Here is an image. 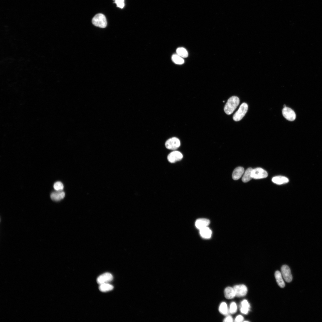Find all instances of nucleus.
I'll return each instance as SVG.
<instances>
[{
	"instance_id": "1",
	"label": "nucleus",
	"mask_w": 322,
	"mask_h": 322,
	"mask_svg": "<svg viewBox=\"0 0 322 322\" xmlns=\"http://www.w3.org/2000/svg\"><path fill=\"white\" fill-rule=\"evenodd\" d=\"M240 102V99L237 97L233 96L230 97L224 107V111L226 114L228 115L231 114L239 105Z\"/></svg>"
},
{
	"instance_id": "6",
	"label": "nucleus",
	"mask_w": 322,
	"mask_h": 322,
	"mask_svg": "<svg viewBox=\"0 0 322 322\" xmlns=\"http://www.w3.org/2000/svg\"><path fill=\"white\" fill-rule=\"evenodd\" d=\"M282 115L287 120L290 121H293L296 118V114L294 111L291 108L286 107L282 110Z\"/></svg>"
},
{
	"instance_id": "20",
	"label": "nucleus",
	"mask_w": 322,
	"mask_h": 322,
	"mask_svg": "<svg viewBox=\"0 0 322 322\" xmlns=\"http://www.w3.org/2000/svg\"><path fill=\"white\" fill-rule=\"evenodd\" d=\"M219 311L222 314L224 315H228L230 312L228 306L225 302L221 303L219 308Z\"/></svg>"
},
{
	"instance_id": "24",
	"label": "nucleus",
	"mask_w": 322,
	"mask_h": 322,
	"mask_svg": "<svg viewBox=\"0 0 322 322\" xmlns=\"http://www.w3.org/2000/svg\"><path fill=\"white\" fill-rule=\"evenodd\" d=\"M237 306L235 302H232L230 305L229 310L230 313L232 314H235L237 312Z\"/></svg>"
},
{
	"instance_id": "16",
	"label": "nucleus",
	"mask_w": 322,
	"mask_h": 322,
	"mask_svg": "<svg viewBox=\"0 0 322 322\" xmlns=\"http://www.w3.org/2000/svg\"><path fill=\"white\" fill-rule=\"evenodd\" d=\"M225 297L228 299H231L236 296V294L233 288L230 287H226L224 290Z\"/></svg>"
},
{
	"instance_id": "8",
	"label": "nucleus",
	"mask_w": 322,
	"mask_h": 322,
	"mask_svg": "<svg viewBox=\"0 0 322 322\" xmlns=\"http://www.w3.org/2000/svg\"><path fill=\"white\" fill-rule=\"evenodd\" d=\"M183 158L182 154L180 151H174L168 155L167 159L168 161L171 163H173L180 161Z\"/></svg>"
},
{
	"instance_id": "13",
	"label": "nucleus",
	"mask_w": 322,
	"mask_h": 322,
	"mask_svg": "<svg viewBox=\"0 0 322 322\" xmlns=\"http://www.w3.org/2000/svg\"><path fill=\"white\" fill-rule=\"evenodd\" d=\"M244 172V168L242 167H238L234 170L232 174V178L233 180H237L240 179L242 177Z\"/></svg>"
},
{
	"instance_id": "26",
	"label": "nucleus",
	"mask_w": 322,
	"mask_h": 322,
	"mask_svg": "<svg viewBox=\"0 0 322 322\" xmlns=\"http://www.w3.org/2000/svg\"><path fill=\"white\" fill-rule=\"evenodd\" d=\"M242 307L250 309V305L247 300H244L241 302Z\"/></svg>"
},
{
	"instance_id": "17",
	"label": "nucleus",
	"mask_w": 322,
	"mask_h": 322,
	"mask_svg": "<svg viewBox=\"0 0 322 322\" xmlns=\"http://www.w3.org/2000/svg\"><path fill=\"white\" fill-rule=\"evenodd\" d=\"M275 276L279 286L281 288L285 287V284L283 279L281 273L279 271H277L275 273Z\"/></svg>"
},
{
	"instance_id": "11",
	"label": "nucleus",
	"mask_w": 322,
	"mask_h": 322,
	"mask_svg": "<svg viewBox=\"0 0 322 322\" xmlns=\"http://www.w3.org/2000/svg\"><path fill=\"white\" fill-rule=\"evenodd\" d=\"M210 223V221L209 220L206 219L201 218L197 220L195 225L196 228L200 230L208 227Z\"/></svg>"
},
{
	"instance_id": "23",
	"label": "nucleus",
	"mask_w": 322,
	"mask_h": 322,
	"mask_svg": "<svg viewBox=\"0 0 322 322\" xmlns=\"http://www.w3.org/2000/svg\"><path fill=\"white\" fill-rule=\"evenodd\" d=\"M53 187L56 191H62L63 190L64 186L63 183L60 181L57 182L54 184Z\"/></svg>"
},
{
	"instance_id": "29",
	"label": "nucleus",
	"mask_w": 322,
	"mask_h": 322,
	"mask_svg": "<svg viewBox=\"0 0 322 322\" xmlns=\"http://www.w3.org/2000/svg\"><path fill=\"white\" fill-rule=\"evenodd\" d=\"M223 321L232 322L233 321V318L231 316H228L224 319Z\"/></svg>"
},
{
	"instance_id": "3",
	"label": "nucleus",
	"mask_w": 322,
	"mask_h": 322,
	"mask_svg": "<svg viewBox=\"0 0 322 322\" xmlns=\"http://www.w3.org/2000/svg\"><path fill=\"white\" fill-rule=\"evenodd\" d=\"M248 105L245 103H243L240 106L238 110L235 114L233 116L234 120L236 122L240 121L245 115L248 110Z\"/></svg>"
},
{
	"instance_id": "12",
	"label": "nucleus",
	"mask_w": 322,
	"mask_h": 322,
	"mask_svg": "<svg viewBox=\"0 0 322 322\" xmlns=\"http://www.w3.org/2000/svg\"><path fill=\"white\" fill-rule=\"evenodd\" d=\"M65 194L64 192L62 191H56L51 193L50 198L53 201H59L64 198Z\"/></svg>"
},
{
	"instance_id": "18",
	"label": "nucleus",
	"mask_w": 322,
	"mask_h": 322,
	"mask_svg": "<svg viewBox=\"0 0 322 322\" xmlns=\"http://www.w3.org/2000/svg\"><path fill=\"white\" fill-rule=\"evenodd\" d=\"M253 169L251 168H248L245 171L242 178V181L244 183H247L252 179V173Z\"/></svg>"
},
{
	"instance_id": "27",
	"label": "nucleus",
	"mask_w": 322,
	"mask_h": 322,
	"mask_svg": "<svg viewBox=\"0 0 322 322\" xmlns=\"http://www.w3.org/2000/svg\"><path fill=\"white\" fill-rule=\"evenodd\" d=\"M249 309L247 308H245L241 307L240 308V311L241 312L244 314H247L248 313Z\"/></svg>"
},
{
	"instance_id": "25",
	"label": "nucleus",
	"mask_w": 322,
	"mask_h": 322,
	"mask_svg": "<svg viewBox=\"0 0 322 322\" xmlns=\"http://www.w3.org/2000/svg\"><path fill=\"white\" fill-rule=\"evenodd\" d=\"M115 3L119 8L122 9L124 7V0H115Z\"/></svg>"
},
{
	"instance_id": "9",
	"label": "nucleus",
	"mask_w": 322,
	"mask_h": 322,
	"mask_svg": "<svg viewBox=\"0 0 322 322\" xmlns=\"http://www.w3.org/2000/svg\"><path fill=\"white\" fill-rule=\"evenodd\" d=\"M233 289L235 293L236 296L239 297L245 296L248 292L247 287L244 285H236L234 287Z\"/></svg>"
},
{
	"instance_id": "22",
	"label": "nucleus",
	"mask_w": 322,
	"mask_h": 322,
	"mask_svg": "<svg viewBox=\"0 0 322 322\" xmlns=\"http://www.w3.org/2000/svg\"><path fill=\"white\" fill-rule=\"evenodd\" d=\"M177 54L182 58L187 57L188 53L187 50L184 48H179L176 50Z\"/></svg>"
},
{
	"instance_id": "28",
	"label": "nucleus",
	"mask_w": 322,
	"mask_h": 322,
	"mask_svg": "<svg viewBox=\"0 0 322 322\" xmlns=\"http://www.w3.org/2000/svg\"><path fill=\"white\" fill-rule=\"evenodd\" d=\"M243 320V317L242 316L239 315L236 317L235 319V321L236 322H242Z\"/></svg>"
},
{
	"instance_id": "21",
	"label": "nucleus",
	"mask_w": 322,
	"mask_h": 322,
	"mask_svg": "<svg viewBox=\"0 0 322 322\" xmlns=\"http://www.w3.org/2000/svg\"><path fill=\"white\" fill-rule=\"evenodd\" d=\"M172 60L175 64L178 65H182L184 63V61L183 58L177 54H174L172 56Z\"/></svg>"
},
{
	"instance_id": "4",
	"label": "nucleus",
	"mask_w": 322,
	"mask_h": 322,
	"mask_svg": "<svg viewBox=\"0 0 322 322\" xmlns=\"http://www.w3.org/2000/svg\"><path fill=\"white\" fill-rule=\"evenodd\" d=\"M165 145L167 149L174 150L180 147L181 142L178 139L173 137L168 139L166 141Z\"/></svg>"
},
{
	"instance_id": "30",
	"label": "nucleus",
	"mask_w": 322,
	"mask_h": 322,
	"mask_svg": "<svg viewBox=\"0 0 322 322\" xmlns=\"http://www.w3.org/2000/svg\"><path fill=\"white\" fill-rule=\"evenodd\" d=\"M286 107V105H284V108L285 107Z\"/></svg>"
},
{
	"instance_id": "2",
	"label": "nucleus",
	"mask_w": 322,
	"mask_h": 322,
	"mask_svg": "<svg viewBox=\"0 0 322 322\" xmlns=\"http://www.w3.org/2000/svg\"><path fill=\"white\" fill-rule=\"evenodd\" d=\"M92 22L93 24L97 27L104 28L107 25V21L105 16L102 14H99L93 18Z\"/></svg>"
},
{
	"instance_id": "15",
	"label": "nucleus",
	"mask_w": 322,
	"mask_h": 322,
	"mask_svg": "<svg viewBox=\"0 0 322 322\" xmlns=\"http://www.w3.org/2000/svg\"><path fill=\"white\" fill-rule=\"evenodd\" d=\"M272 181L274 183L278 185H281L287 183L289 181V179L286 177L280 176L273 177Z\"/></svg>"
},
{
	"instance_id": "14",
	"label": "nucleus",
	"mask_w": 322,
	"mask_h": 322,
	"mask_svg": "<svg viewBox=\"0 0 322 322\" xmlns=\"http://www.w3.org/2000/svg\"><path fill=\"white\" fill-rule=\"evenodd\" d=\"M201 236L203 238L210 239L212 235V231L208 227L200 230Z\"/></svg>"
},
{
	"instance_id": "10",
	"label": "nucleus",
	"mask_w": 322,
	"mask_h": 322,
	"mask_svg": "<svg viewBox=\"0 0 322 322\" xmlns=\"http://www.w3.org/2000/svg\"><path fill=\"white\" fill-rule=\"evenodd\" d=\"M113 278L111 274L106 273L99 276L97 279V282L100 285L104 283H109L112 280Z\"/></svg>"
},
{
	"instance_id": "7",
	"label": "nucleus",
	"mask_w": 322,
	"mask_h": 322,
	"mask_svg": "<svg viewBox=\"0 0 322 322\" xmlns=\"http://www.w3.org/2000/svg\"><path fill=\"white\" fill-rule=\"evenodd\" d=\"M281 271L282 276L285 281L288 283L291 282L293 277L290 268L286 265H283L281 268Z\"/></svg>"
},
{
	"instance_id": "19",
	"label": "nucleus",
	"mask_w": 322,
	"mask_h": 322,
	"mask_svg": "<svg viewBox=\"0 0 322 322\" xmlns=\"http://www.w3.org/2000/svg\"><path fill=\"white\" fill-rule=\"evenodd\" d=\"M114 288L113 286L109 283H104L100 285L99 289L102 292H105L112 291Z\"/></svg>"
},
{
	"instance_id": "5",
	"label": "nucleus",
	"mask_w": 322,
	"mask_h": 322,
	"mask_svg": "<svg viewBox=\"0 0 322 322\" xmlns=\"http://www.w3.org/2000/svg\"><path fill=\"white\" fill-rule=\"evenodd\" d=\"M252 178L258 179L267 178L268 176L267 172L263 169L257 168L253 169L252 173Z\"/></svg>"
},
{
	"instance_id": "31",
	"label": "nucleus",
	"mask_w": 322,
	"mask_h": 322,
	"mask_svg": "<svg viewBox=\"0 0 322 322\" xmlns=\"http://www.w3.org/2000/svg\"><path fill=\"white\" fill-rule=\"evenodd\" d=\"M223 102H225V101H223Z\"/></svg>"
}]
</instances>
